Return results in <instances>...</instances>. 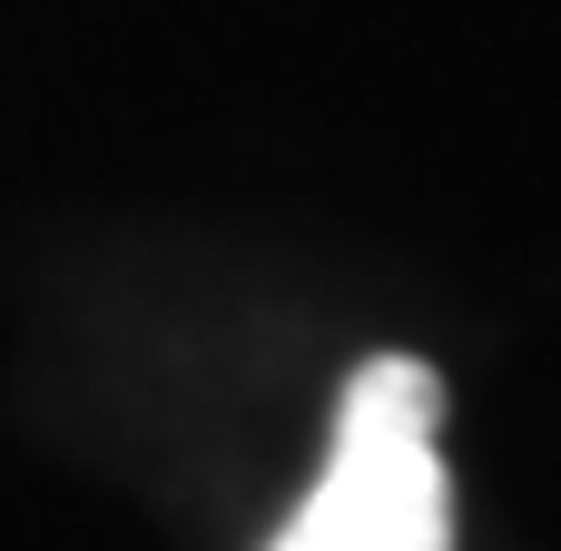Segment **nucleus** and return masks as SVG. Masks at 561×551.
<instances>
[{"label":"nucleus","instance_id":"obj_1","mask_svg":"<svg viewBox=\"0 0 561 551\" xmlns=\"http://www.w3.org/2000/svg\"><path fill=\"white\" fill-rule=\"evenodd\" d=\"M434 434H444L434 365H414V355L355 365L325 473L266 551H454V483H444Z\"/></svg>","mask_w":561,"mask_h":551}]
</instances>
